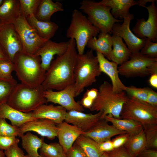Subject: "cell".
Masks as SVG:
<instances>
[{
  "label": "cell",
  "mask_w": 157,
  "mask_h": 157,
  "mask_svg": "<svg viewBox=\"0 0 157 157\" xmlns=\"http://www.w3.org/2000/svg\"><path fill=\"white\" fill-rule=\"evenodd\" d=\"M66 51L52 60L46 72L42 85L44 90H61L74 84L78 53L75 40L70 39Z\"/></svg>",
  "instance_id": "6da1fadb"
},
{
  "label": "cell",
  "mask_w": 157,
  "mask_h": 157,
  "mask_svg": "<svg viewBox=\"0 0 157 157\" xmlns=\"http://www.w3.org/2000/svg\"><path fill=\"white\" fill-rule=\"evenodd\" d=\"M44 91L42 85L31 86L17 83L7 103L19 111L30 113L40 105L47 103Z\"/></svg>",
  "instance_id": "7a4b0ae2"
},
{
  "label": "cell",
  "mask_w": 157,
  "mask_h": 157,
  "mask_svg": "<svg viewBox=\"0 0 157 157\" xmlns=\"http://www.w3.org/2000/svg\"><path fill=\"white\" fill-rule=\"evenodd\" d=\"M97 95L90 109L91 111H103L101 119L110 114L116 118H120V115L124 104L129 98L124 91L114 92L111 84L104 81L99 88Z\"/></svg>",
  "instance_id": "3957f363"
},
{
  "label": "cell",
  "mask_w": 157,
  "mask_h": 157,
  "mask_svg": "<svg viewBox=\"0 0 157 157\" xmlns=\"http://www.w3.org/2000/svg\"><path fill=\"white\" fill-rule=\"evenodd\" d=\"M101 73L93 50L90 49L82 55L78 54L74 73L75 97L95 83Z\"/></svg>",
  "instance_id": "277c9868"
},
{
  "label": "cell",
  "mask_w": 157,
  "mask_h": 157,
  "mask_svg": "<svg viewBox=\"0 0 157 157\" xmlns=\"http://www.w3.org/2000/svg\"><path fill=\"white\" fill-rule=\"evenodd\" d=\"M13 63L14 71L21 83L31 86L42 84L46 72L42 67L39 56L22 51L16 55Z\"/></svg>",
  "instance_id": "5b68a950"
},
{
  "label": "cell",
  "mask_w": 157,
  "mask_h": 157,
  "mask_svg": "<svg viewBox=\"0 0 157 157\" xmlns=\"http://www.w3.org/2000/svg\"><path fill=\"white\" fill-rule=\"evenodd\" d=\"M99 32V29L80 11L76 9L73 10L66 36L75 40L78 55L84 53L88 42L92 38L96 37Z\"/></svg>",
  "instance_id": "8992f818"
},
{
  "label": "cell",
  "mask_w": 157,
  "mask_h": 157,
  "mask_svg": "<svg viewBox=\"0 0 157 157\" xmlns=\"http://www.w3.org/2000/svg\"><path fill=\"white\" fill-rule=\"evenodd\" d=\"M79 8L88 16V19L92 24L97 28L100 32L112 33L114 24L123 21L115 18L109 7L99 4L90 0H83Z\"/></svg>",
  "instance_id": "52a82bcc"
},
{
  "label": "cell",
  "mask_w": 157,
  "mask_h": 157,
  "mask_svg": "<svg viewBox=\"0 0 157 157\" xmlns=\"http://www.w3.org/2000/svg\"><path fill=\"white\" fill-rule=\"evenodd\" d=\"M120 117L137 122L143 127L157 124V106L129 97L123 106Z\"/></svg>",
  "instance_id": "ba28073f"
},
{
  "label": "cell",
  "mask_w": 157,
  "mask_h": 157,
  "mask_svg": "<svg viewBox=\"0 0 157 157\" xmlns=\"http://www.w3.org/2000/svg\"><path fill=\"white\" fill-rule=\"evenodd\" d=\"M119 74L127 77L145 76L157 74V58L139 52L131 53L129 60L118 67Z\"/></svg>",
  "instance_id": "9c48e42d"
},
{
  "label": "cell",
  "mask_w": 157,
  "mask_h": 157,
  "mask_svg": "<svg viewBox=\"0 0 157 157\" xmlns=\"http://www.w3.org/2000/svg\"><path fill=\"white\" fill-rule=\"evenodd\" d=\"M13 24L20 38L23 51L34 55L45 42L41 38L21 13Z\"/></svg>",
  "instance_id": "30bf717a"
},
{
  "label": "cell",
  "mask_w": 157,
  "mask_h": 157,
  "mask_svg": "<svg viewBox=\"0 0 157 157\" xmlns=\"http://www.w3.org/2000/svg\"><path fill=\"white\" fill-rule=\"evenodd\" d=\"M44 96L47 103L51 102L58 104L67 111L75 110L83 112L84 110L83 107L75 100L76 97L74 84L60 90H45Z\"/></svg>",
  "instance_id": "8fae6325"
},
{
  "label": "cell",
  "mask_w": 157,
  "mask_h": 157,
  "mask_svg": "<svg viewBox=\"0 0 157 157\" xmlns=\"http://www.w3.org/2000/svg\"><path fill=\"white\" fill-rule=\"evenodd\" d=\"M155 1L144 7L148 13L147 19L146 21L143 18L137 19V22L132 29L138 37L148 38L154 42L157 41V8Z\"/></svg>",
  "instance_id": "7c38bea8"
},
{
  "label": "cell",
  "mask_w": 157,
  "mask_h": 157,
  "mask_svg": "<svg viewBox=\"0 0 157 157\" xmlns=\"http://www.w3.org/2000/svg\"><path fill=\"white\" fill-rule=\"evenodd\" d=\"M134 18V15L130 13L124 17L121 24H115L112 28V33L123 39L131 53H138L144 46L147 38L137 37L131 30V22Z\"/></svg>",
  "instance_id": "4fadbf2b"
},
{
  "label": "cell",
  "mask_w": 157,
  "mask_h": 157,
  "mask_svg": "<svg viewBox=\"0 0 157 157\" xmlns=\"http://www.w3.org/2000/svg\"><path fill=\"white\" fill-rule=\"evenodd\" d=\"M0 45L13 63L16 55L23 51L20 38L13 24L3 25L0 29Z\"/></svg>",
  "instance_id": "5bb4252c"
},
{
  "label": "cell",
  "mask_w": 157,
  "mask_h": 157,
  "mask_svg": "<svg viewBox=\"0 0 157 157\" xmlns=\"http://www.w3.org/2000/svg\"><path fill=\"white\" fill-rule=\"evenodd\" d=\"M20 137L25 133L33 131L43 137L53 140L57 136V124L46 119H36L26 122L19 127Z\"/></svg>",
  "instance_id": "9a60e30c"
},
{
  "label": "cell",
  "mask_w": 157,
  "mask_h": 157,
  "mask_svg": "<svg viewBox=\"0 0 157 157\" xmlns=\"http://www.w3.org/2000/svg\"><path fill=\"white\" fill-rule=\"evenodd\" d=\"M69 43V40L56 42L49 40L45 42L43 45L33 55L40 57L42 67L44 70L46 72L54 56L64 54L67 51Z\"/></svg>",
  "instance_id": "2e32d148"
},
{
  "label": "cell",
  "mask_w": 157,
  "mask_h": 157,
  "mask_svg": "<svg viewBox=\"0 0 157 157\" xmlns=\"http://www.w3.org/2000/svg\"><path fill=\"white\" fill-rule=\"evenodd\" d=\"M103 111L95 114L75 110L67 111L64 121L76 127L83 133L96 124L101 119Z\"/></svg>",
  "instance_id": "e0dca14e"
},
{
  "label": "cell",
  "mask_w": 157,
  "mask_h": 157,
  "mask_svg": "<svg viewBox=\"0 0 157 157\" xmlns=\"http://www.w3.org/2000/svg\"><path fill=\"white\" fill-rule=\"evenodd\" d=\"M104 119H101L88 131L82 134L98 143L110 140L113 136L127 133L116 129L113 126L109 125Z\"/></svg>",
  "instance_id": "ac0fdd59"
},
{
  "label": "cell",
  "mask_w": 157,
  "mask_h": 157,
  "mask_svg": "<svg viewBox=\"0 0 157 157\" xmlns=\"http://www.w3.org/2000/svg\"><path fill=\"white\" fill-rule=\"evenodd\" d=\"M96 53L100 71L107 74L110 78L113 91L116 93L124 91L126 86L119 77L118 65L110 61L100 52L96 51Z\"/></svg>",
  "instance_id": "d6986e66"
},
{
  "label": "cell",
  "mask_w": 157,
  "mask_h": 157,
  "mask_svg": "<svg viewBox=\"0 0 157 157\" xmlns=\"http://www.w3.org/2000/svg\"><path fill=\"white\" fill-rule=\"evenodd\" d=\"M59 143L66 154L71 149L76 140L83 132L80 129L65 121L57 124Z\"/></svg>",
  "instance_id": "ffe728a7"
},
{
  "label": "cell",
  "mask_w": 157,
  "mask_h": 157,
  "mask_svg": "<svg viewBox=\"0 0 157 157\" xmlns=\"http://www.w3.org/2000/svg\"><path fill=\"white\" fill-rule=\"evenodd\" d=\"M67 111L66 110L59 105L44 104L31 112V114L35 119H49L57 124L64 121Z\"/></svg>",
  "instance_id": "44dd1931"
},
{
  "label": "cell",
  "mask_w": 157,
  "mask_h": 157,
  "mask_svg": "<svg viewBox=\"0 0 157 157\" xmlns=\"http://www.w3.org/2000/svg\"><path fill=\"white\" fill-rule=\"evenodd\" d=\"M0 118L8 119L12 125L18 127L26 122L36 119L33 117L31 112H21L12 108L7 103L0 105Z\"/></svg>",
  "instance_id": "7402d4cb"
},
{
  "label": "cell",
  "mask_w": 157,
  "mask_h": 157,
  "mask_svg": "<svg viewBox=\"0 0 157 157\" xmlns=\"http://www.w3.org/2000/svg\"><path fill=\"white\" fill-rule=\"evenodd\" d=\"M26 19L38 34L44 41L53 37L58 28V25L51 21H43L38 19L34 15H31Z\"/></svg>",
  "instance_id": "603a6c76"
},
{
  "label": "cell",
  "mask_w": 157,
  "mask_h": 157,
  "mask_svg": "<svg viewBox=\"0 0 157 157\" xmlns=\"http://www.w3.org/2000/svg\"><path fill=\"white\" fill-rule=\"evenodd\" d=\"M98 2L110 7L113 17L119 20L124 19L130 13L129 10L131 7L137 5V1L134 0H103Z\"/></svg>",
  "instance_id": "cb8c5ba5"
},
{
  "label": "cell",
  "mask_w": 157,
  "mask_h": 157,
  "mask_svg": "<svg viewBox=\"0 0 157 157\" xmlns=\"http://www.w3.org/2000/svg\"><path fill=\"white\" fill-rule=\"evenodd\" d=\"M21 13L19 0H3L0 6V21L3 25L13 24Z\"/></svg>",
  "instance_id": "d4e9b609"
},
{
  "label": "cell",
  "mask_w": 157,
  "mask_h": 157,
  "mask_svg": "<svg viewBox=\"0 0 157 157\" xmlns=\"http://www.w3.org/2000/svg\"><path fill=\"white\" fill-rule=\"evenodd\" d=\"M99 34L98 38H92L88 42L87 46L90 49L100 52L109 60L112 49V35L106 33L99 32Z\"/></svg>",
  "instance_id": "484cf974"
},
{
  "label": "cell",
  "mask_w": 157,
  "mask_h": 157,
  "mask_svg": "<svg viewBox=\"0 0 157 157\" xmlns=\"http://www.w3.org/2000/svg\"><path fill=\"white\" fill-rule=\"evenodd\" d=\"M112 38L113 49L109 60L121 65L129 60L131 53L121 38L113 34Z\"/></svg>",
  "instance_id": "4316f807"
},
{
  "label": "cell",
  "mask_w": 157,
  "mask_h": 157,
  "mask_svg": "<svg viewBox=\"0 0 157 157\" xmlns=\"http://www.w3.org/2000/svg\"><path fill=\"white\" fill-rule=\"evenodd\" d=\"M104 119L111 123L117 129L125 131L130 135L138 134L143 129L141 124L131 119L115 118L110 114L105 116Z\"/></svg>",
  "instance_id": "83f0119b"
},
{
  "label": "cell",
  "mask_w": 157,
  "mask_h": 157,
  "mask_svg": "<svg viewBox=\"0 0 157 157\" xmlns=\"http://www.w3.org/2000/svg\"><path fill=\"white\" fill-rule=\"evenodd\" d=\"M64 10L61 3L51 0H41L35 15L39 20L51 21L52 15L55 13Z\"/></svg>",
  "instance_id": "f1b7e54d"
},
{
  "label": "cell",
  "mask_w": 157,
  "mask_h": 157,
  "mask_svg": "<svg viewBox=\"0 0 157 157\" xmlns=\"http://www.w3.org/2000/svg\"><path fill=\"white\" fill-rule=\"evenodd\" d=\"M22 146L27 153V155L32 157H38L40 154L38 150L41 147L44 142V137L39 138L30 131L22 135Z\"/></svg>",
  "instance_id": "f546056e"
},
{
  "label": "cell",
  "mask_w": 157,
  "mask_h": 157,
  "mask_svg": "<svg viewBox=\"0 0 157 157\" xmlns=\"http://www.w3.org/2000/svg\"><path fill=\"white\" fill-rule=\"evenodd\" d=\"M124 146L132 157H137L139 154L146 148L143 129L138 134L130 135Z\"/></svg>",
  "instance_id": "4dcf8cb0"
},
{
  "label": "cell",
  "mask_w": 157,
  "mask_h": 157,
  "mask_svg": "<svg viewBox=\"0 0 157 157\" xmlns=\"http://www.w3.org/2000/svg\"><path fill=\"white\" fill-rule=\"evenodd\" d=\"M75 143L82 149L88 157H101L104 153L100 150L98 143L83 134L78 137Z\"/></svg>",
  "instance_id": "1f68e13d"
},
{
  "label": "cell",
  "mask_w": 157,
  "mask_h": 157,
  "mask_svg": "<svg viewBox=\"0 0 157 157\" xmlns=\"http://www.w3.org/2000/svg\"><path fill=\"white\" fill-rule=\"evenodd\" d=\"M40 153L45 157H62L66 155L62 146L57 142L47 144L44 142L40 149Z\"/></svg>",
  "instance_id": "d6a6232c"
},
{
  "label": "cell",
  "mask_w": 157,
  "mask_h": 157,
  "mask_svg": "<svg viewBox=\"0 0 157 157\" xmlns=\"http://www.w3.org/2000/svg\"><path fill=\"white\" fill-rule=\"evenodd\" d=\"M17 83L13 78L6 79L0 78V105L7 103Z\"/></svg>",
  "instance_id": "836d02e7"
},
{
  "label": "cell",
  "mask_w": 157,
  "mask_h": 157,
  "mask_svg": "<svg viewBox=\"0 0 157 157\" xmlns=\"http://www.w3.org/2000/svg\"><path fill=\"white\" fill-rule=\"evenodd\" d=\"M146 143V148L157 149V124L143 126Z\"/></svg>",
  "instance_id": "e575fe53"
},
{
  "label": "cell",
  "mask_w": 157,
  "mask_h": 157,
  "mask_svg": "<svg viewBox=\"0 0 157 157\" xmlns=\"http://www.w3.org/2000/svg\"><path fill=\"white\" fill-rule=\"evenodd\" d=\"M41 0H19L21 13L26 18L35 15Z\"/></svg>",
  "instance_id": "d590c367"
},
{
  "label": "cell",
  "mask_w": 157,
  "mask_h": 157,
  "mask_svg": "<svg viewBox=\"0 0 157 157\" xmlns=\"http://www.w3.org/2000/svg\"><path fill=\"white\" fill-rule=\"evenodd\" d=\"M148 88H137L133 86H126L124 91L128 95L129 97L146 102Z\"/></svg>",
  "instance_id": "8d00e7d4"
},
{
  "label": "cell",
  "mask_w": 157,
  "mask_h": 157,
  "mask_svg": "<svg viewBox=\"0 0 157 157\" xmlns=\"http://www.w3.org/2000/svg\"><path fill=\"white\" fill-rule=\"evenodd\" d=\"M19 135V127L9 124L4 119L0 118V135L16 137Z\"/></svg>",
  "instance_id": "74e56055"
},
{
  "label": "cell",
  "mask_w": 157,
  "mask_h": 157,
  "mask_svg": "<svg viewBox=\"0 0 157 157\" xmlns=\"http://www.w3.org/2000/svg\"><path fill=\"white\" fill-rule=\"evenodd\" d=\"M14 63L8 59L0 60V78L6 79L13 78L12 75L14 71Z\"/></svg>",
  "instance_id": "f35d334b"
},
{
  "label": "cell",
  "mask_w": 157,
  "mask_h": 157,
  "mask_svg": "<svg viewBox=\"0 0 157 157\" xmlns=\"http://www.w3.org/2000/svg\"><path fill=\"white\" fill-rule=\"evenodd\" d=\"M143 55L152 58H157V42L147 38L145 44L140 51Z\"/></svg>",
  "instance_id": "ab89813d"
},
{
  "label": "cell",
  "mask_w": 157,
  "mask_h": 157,
  "mask_svg": "<svg viewBox=\"0 0 157 157\" xmlns=\"http://www.w3.org/2000/svg\"><path fill=\"white\" fill-rule=\"evenodd\" d=\"M19 139L16 137H8L0 135V150L5 151L11 146L18 144Z\"/></svg>",
  "instance_id": "60d3db41"
},
{
  "label": "cell",
  "mask_w": 157,
  "mask_h": 157,
  "mask_svg": "<svg viewBox=\"0 0 157 157\" xmlns=\"http://www.w3.org/2000/svg\"><path fill=\"white\" fill-rule=\"evenodd\" d=\"M6 157H24V153L18 146V144L11 146L7 150L4 151Z\"/></svg>",
  "instance_id": "b9f144b4"
},
{
  "label": "cell",
  "mask_w": 157,
  "mask_h": 157,
  "mask_svg": "<svg viewBox=\"0 0 157 157\" xmlns=\"http://www.w3.org/2000/svg\"><path fill=\"white\" fill-rule=\"evenodd\" d=\"M105 153L109 157H132L124 146L114 149L111 151Z\"/></svg>",
  "instance_id": "7bdbcfd3"
},
{
  "label": "cell",
  "mask_w": 157,
  "mask_h": 157,
  "mask_svg": "<svg viewBox=\"0 0 157 157\" xmlns=\"http://www.w3.org/2000/svg\"><path fill=\"white\" fill-rule=\"evenodd\" d=\"M129 135V134L127 133H122L118 135L113 139L111 140L114 149L124 146L128 140Z\"/></svg>",
  "instance_id": "ee69618b"
},
{
  "label": "cell",
  "mask_w": 157,
  "mask_h": 157,
  "mask_svg": "<svg viewBox=\"0 0 157 157\" xmlns=\"http://www.w3.org/2000/svg\"><path fill=\"white\" fill-rule=\"evenodd\" d=\"M65 155L67 157H88L82 149L75 142Z\"/></svg>",
  "instance_id": "f6af8a7d"
},
{
  "label": "cell",
  "mask_w": 157,
  "mask_h": 157,
  "mask_svg": "<svg viewBox=\"0 0 157 157\" xmlns=\"http://www.w3.org/2000/svg\"><path fill=\"white\" fill-rule=\"evenodd\" d=\"M146 102L152 106H157V93L149 87Z\"/></svg>",
  "instance_id": "bcb514c9"
},
{
  "label": "cell",
  "mask_w": 157,
  "mask_h": 157,
  "mask_svg": "<svg viewBox=\"0 0 157 157\" xmlns=\"http://www.w3.org/2000/svg\"><path fill=\"white\" fill-rule=\"evenodd\" d=\"M98 143L99 149L103 152H109L114 149L112 142L111 140Z\"/></svg>",
  "instance_id": "7dc6e473"
},
{
  "label": "cell",
  "mask_w": 157,
  "mask_h": 157,
  "mask_svg": "<svg viewBox=\"0 0 157 157\" xmlns=\"http://www.w3.org/2000/svg\"><path fill=\"white\" fill-rule=\"evenodd\" d=\"M137 157H157V151L146 148L139 154Z\"/></svg>",
  "instance_id": "c3c4849f"
},
{
  "label": "cell",
  "mask_w": 157,
  "mask_h": 157,
  "mask_svg": "<svg viewBox=\"0 0 157 157\" xmlns=\"http://www.w3.org/2000/svg\"><path fill=\"white\" fill-rule=\"evenodd\" d=\"M94 100L84 95L81 101V105L83 107L89 109L91 108Z\"/></svg>",
  "instance_id": "681fc988"
},
{
  "label": "cell",
  "mask_w": 157,
  "mask_h": 157,
  "mask_svg": "<svg viewBox=\"0 0 157 157\" xmlns=\"http://www.w3.org/2000/svg\"><path fill=\"white\" fill-rule=\"evenodd\" d=\"M98 92L97 89L92 88L87 90L84 95L94 101L97 95Z\"/></svg>",
  "instance_id": "f907efd6"
},
{
  "label": "cell",
  "mask_w": 157,
  "mask_h": 157,
  "mask_svg": "<svg viewBox=\"0 0 157 157\" xmlns=\"http://www.w3.org/2000/svg\"><path fill=\"white\" fill-rule=\"evenodd\" d=\"M149 82L152 87L157 88V74L151 75L149 79Z\"/></svg>",
  "instance_id": "816d5d0a"
},
{
  "label": "cell",
  "mask_w": 157,
  "mask_h": 157,
  "mask_svg": "<svg viewBox=\"0 0 157 157\" xmlns=\"http://www.w3.org/2000/svg\"><path fill=\"white\" fill-rule=\"evenodd\" d=\"M155 0H139L137 1V5L139 6L144 7L146 5L148 2H151L155 1Z\"/></svg>",
  "instance_id": "f5cc1de1"
},
{
  "label": "cell",
  "mask_w": 157,
  "mask_h": 157,
  "mask_svg": "<svg viewBox=\"0 0 157 157\" xmlns=\"http://www.w3.org/2000/svg\"><path fill=\"white\" fill-rule=\"evenodd\" d=\"M7 59L8 58L6 54L0 45V60Z\"/></svg>",
  "instance_id": "db71d44e"
},
{
  "label": "cell",
  "mask_w": 157,
  "mask_h": 157,
  "mask_svg": "<svg viewBox=\"0 0 157 157\" xmlns=\"http://www.w3.org/2000/svg\"><path fill=\"white\" fill-rule=\"evenodd\" d=\"M0 157H6L4 151L0 150Z\"/></svg>",
  "instance_id": "11a10c76"
},
{
  "label": "cell",
  "mask_w": 157,
  "mask_h": 157,
  "mask_svg": "<svg viewBox=\"0 0 157 157\" xmlns=\"http://www.w3.org/2000/svg\"><path fill=\"white\" fill-rule=\"evenodd\" d=\"M101 157H109L107 154L105 152H104L101 156Z\"/></svg>",
  "instance_id": "9f6ffc18"
},
{
  "label": "cell",
  "mask_w": 157,
  "mask_h": 157,
  "mask_svg": "<svg viewBox=\"0 0 157 157\" xmlns=\"http://www.w3.org/2000/svg\"><path fill=\"white\" fill-rule=\"evenodd\" d=\"M24 157H32L26 154V155H25ZM38 157H45L40 155V156Z\"/></svg>",
  "instance_id": "6f0895ef"
},
{
  "label": "cell",
  "mask_w": 157,
  "mask_h": 157,
  "mask_svg": "<svg viewBox=\"0 0 157 157\" xmlns=\"http://www.w3.org/2000/svg\"><path fill=\"white\" fill-rule=\"evenodd\" d=\"M3 2V0H0V6L2 4Z\"/></svg>",
  "instance_id": "680465c9"
},
{
  "label": "cell",
  "mask_w": 157,
  "mask_h": 157,
  "mask_svg": "<svg viewBox=\"0 0 157 157\" xmlns=\"http://www.w3.org/2000/svg\"><path fill=\"white\" fill-rule=\"evenodd\" d=\"M2 25H3V24H2L1 22L0 21V29L1 28Z\"/></svg>",
  "instance_id": "91938a15"
},
{
  "label": "cell",
  "mask_w": 157,
  "mask_h": 157,
  "mask_svg": "<svg viewBox=\"0 0 157 157\" xmlns=\"http://www.w3.org/2000/svg\"><path fill=\"white\" fill-rule=\"evenodd\" d=\"M66 157V155H65V156H63V157Z\"/></svg>",
  "instance_id": "94428289"
}]
</instances>
